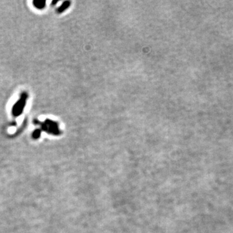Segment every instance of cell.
<instances>
[{"label": "cell", "instance_id": "3957f363", "mask_svg": "<svg viewBox=\"0 0 233 233\" xmlns=\"http://www.w3.org/2000/svg\"><path fill=\"white\" fill-rule=\"evenodd\" d=\"M40 131L38 130H36L33 133V136L35 137V138H38V137L40 136Z\"/></svg>", "mask_w": 233, "mask_h": 233}, {"label": "cell", "instance_id": "7a4b0ae2", "mask_svg": "<svg viewBox=\"0 0 233 233\" xmlns=\"http://www.w3.org/2000/svg\"><path fill=\"white\" fill-rule=\"evenodd\" d=\"M45 1H34V5H35L36 7H37L38 9H43L45 6Z\"/></svg>", "mask_w": 233, "mask_h": 233}, {"label": "cell", "instance_id": "6da1fadb", "mask_svg": "<svg viewBox=\"0 0 233 233\" xmlns=\"http://www.w3.org/2000/svg\"><path fill=\"white\" fill-rule=\"evenodd\" d=\"M27 94L25 93L24 94H22L20 99L17 102V103H16L14 105V106L13 107L12 113L14 116H18L19 115H20V113L22 112L23 109H24V108L25 106V101L27 100Z\"/></svg>", "mask_w": 233, "mask_h": 233}]
</instances>
